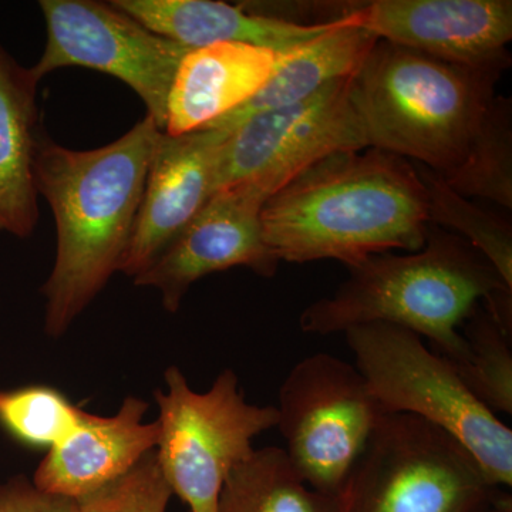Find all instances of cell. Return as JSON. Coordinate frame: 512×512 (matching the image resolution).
Segmentation results:
<instances>
[{
    "instance_id": "obj_2",
    "label": "cell",
    "mask_w": 512,
    "mask_h": 512,
    "mask_svg": "<svg viewBox=\"0 0 512 512\" xmlns=\"http://www.w3.org/2000/svg\"><path fill=\"white\" fill-rule=\"evenodd\" d=\"M266 245L279 261L335 259L352 268L390 249L416 252L429 229L416 164L379 148L312 164L265 201Z\"/></svg>"
},
{
    "instance_id": "obj_10",
    "label": "cell",
    "mask_w": 512,
    "mask_h": 512,
    "mask_svg": "<svg viewBox=\"0 0 512 512\" xmlns=\"http://www.w3.org/2000/svg\"><path fill=\"white\" fill-rule=\"evenodd\" d=\"M46 46L32 67L40 80L64 67L116 77L143 100L164 131L167 101L178 66L191 49L151 32L123 10L96 0H42Z\"/></svg>"
},
{
    "instance_id": "obj_15",
    "label": "cell",
    "mask_w": 512,
    "mask_h": 512,
    "mask_svg": "<svg viewBox=\"0 0 512 512\" xmlns=\"http://www.w3.org/2000/svg\"><path fill=\"white\" fill-rule=\"evenodd\" d=\"M278 52L245 43L188 50L175 73L164 133L181 136L211 126L261 92Z\"/></svg>"
},
{
    "instance_id": "obj_17",
    "label": "cell",
    "mask_w": 512,
    "mask_h": 512,
    "mask_svg": "<svg viewBox=\"0 0 512 512\" xmlns=\"http://www.w3.org/2000/svg\"><path fill=\"white\" fill-rule=\"evenodd\" d=\"M40 79L0 43V231L28 238L39 224L33 165L43 130Z\"/></svg>"
},
{
    "instance_id": "obj_8",
    "label": "cell",
    "mask_w": 512,
    "mask_h": 512,
    "mask_svg": "<svg viewBox=\"0 0 512 512\" xmlns=\"http://www.w3.org/2000/svg\"><path fill=\"white\" fill-rule=\"evenodd\" d=\"M276 429L303 480L339 497L367 441L387 414L352 363L330 353L303 357L278 393Z\"/></svg>"
},
{
    "instance_id": "obj_12",
    "label": "cell",
    "mask_w": 512,
    "mask_h": 512,
    "mask_svg": "<svg viewBox=\"0 0 512 512\" xmlns=\"http://www.w3.org/2000/svg\"><path fill=\"white\" fill-rule=\"evenodd\" d=\"M268 198L254 184L215 192L134 284L156 288L164 308L175 313L191 285L214 272L247 266L255 274L271 278L281 261L266 245L262 232L261 211Z\"/></svg>"
},
{
    "instance_id": "obj_6",
    "label": "cell",
    "mask_w": 512,
    "mask_h": 512,
    "mask_svg": "<svg viewBox=\"0 0 512 512\" xmlns=\"http://www.w3.org/2000/svg\"><path fill=\"white\" fill-rule=\"evenodd\" d=\"M498 491L446 431L387 414L339 495L340 512H485Z\"/></svg>"
},
{
    "instance_id": "obj_11",
    "label": "cell",
    "mask_w": 512,
    "mask_h": 512,
    "mask_svg": "<svg viewBox=\"0 0 512 512\" xmlns=\"http://www.w3.org/2000/svg\"><path fill=\"white\" fill-rule=\"evenodd\" d=\"M346 25L377 39L467 67L510 66L511 0L349 2Z\"/></svg>"
},
{
    "instance_id": "obj_3",
    "label": "cell",
    "mask_w": 512,
    "mask_h": 512,
    "mask_svg": "<svg viewBox=\"0 0 512 512\" xmlns=\"http://www.w3.org/2000/svg\"><path fill=\"white\" fill-rule=\"evenodd\" d=\"M511 296L512 289L476 248L430 224L419 251L372 255L349 268L333 295L303 309L299 328L328 336L366 323H392L429 339L434 352L456 367L464 356V320L478 303Z\"/></svg>"
},
{
    "instance_id": "obj_25",
    "label": "cell",
    "mask_w": 512,
    "mask_h": 512,
    "mask_svg": "<svg viewBox=\"0 0 512 512\" xmlns=\"http://www.w3.org/2000/svg\"><path fill=\"white\" fill-rule=\"evenodd\" d=\"M77 501L40 491L25 476L0 484V512H72Z\"/></svg>"
},
{
    "instance_id": "obj_26",
    "label": "cell",
    "mask_w": 512,
    "mask_h": 512,
    "mask_svg": "<svg viewBox=\"0 0 512 512\" xmlns=\"http://www.w3.org/2000/svg\"><path fill=\"white\" fill-rule=\"evenodd\" d=\"M485 512H512V500L510 494H505L503 491H498L497 495L491 503L488 510Z\"/></svg>"
},
{
    "instance_id": "obj_24",
    "label": "cell",
    "mask_w": 512,
    "mask_h": 512,
    "mask_svg": "<svg viewBox=\"0 0 512 512\" xmlns=\"http://www.w3.org/2000/svg\"><path fill=\"white\" fill-rule=\"evenodd\" d=\"M170 485L165 480L156 450L136 467L97 493L77 501L82 512H167Z\"/></svg>"
},
{
    "instance_id": "obj_27",
    "label": "cell",
    "mask_w": 512,
    "mask_h": 512,
    "mask_svg": "<svg viewBox=\"0 0 512 512\" xmlns=\"http://www.w3.org/2000/svg\"><path fill=\"white\" fill-rule=\"evenodd\" d=\"M72 512H82V511H80L79 504H77V507L74 508V510Z\"/></svg>"
},
{
    "instance_id": "obj_16",
    "label": "cell",
    "mask_w": 512,
    "mask_h": 512,
    "mask_svg": "<svg viewBox=\"0 0 512 512\" xmlns=\"http://www.w3.org/2000/svg\"><path fill=\"white\" fill-rule=\"evenodd\" d=\"M151 32L191 49L214 43H245L281 53L335 28L342 19L322 25H299L251 12L242 5L214 0H111Z\"/></svg>"
},
{
    "instance_id": "obj_20",
    "label": "cell",
    "mask_w": 512,
    "mask_h": 512,
    "mask_svg": "<svg viewBox=\"0 0 512 512\" xmlns=\"http://www.w3.org/2000/svg\"><path fill=\"white\" fill-rule=\"evenodd\" d=\"M443 178V177H441ZM444 183L463 197L484 198L512 208V106L495 96L485 111L467 157Z\"/></svg>"
},
{
    "instance_id": "obj_9",
    "label": "cell",
    "mask_w": 512,
    "mask_h": 512,
    "mask_svg": "<svg viewBox=\"0 0 512 512\" xmlns=\"http://www.w3.org/2000/svg\"><path fill=\"white\" fill-rule=\"evenodd\" d=\"M352 77L326 84L292 106L256 113L227 130L215 167L214 194L232 185L254 184L271 197L319 160L369 148L352 100Z\"/></svg>"
},
{
    "instance_id": "obj_14",
    "label": "cell",
    "mask_w": 512,
    "mask_h": 512,
    "mask_svg": "<svg viewBox=\"0 0 512 512\" xmlns=\"http://www.w3.org/2000/svg\"><path fill=\"white\" fill-rule=\"evenodd\" d=\"M147 410V402L131 396L114 416L82 410L76 427L49 448L33 484L47 494L79 501L126 476L160 440L158 421L144 423Z\"/></svg>"
},
{
    "instance_id": "obj_4",
    "label": "cell",
    "mask_w": 512,
    "mask_h": 512,
    "mask_svg": "<svg viewBox=\"0 0 512 512\" xmlns=\"http://www.w3.org/2000/svg\"><path fill=\"white\" fill-rule=\"evenodd\" d=\"M504 70L460 66L377 40L352 77L369 148L413 160L443 178L454 173Z\"/></svg>"
},
{
    "instance_id": "obj_19",
    "label": "cell",
    "mask_w": 512,
    "mask_h": 512,
    "mask_svg": "<svg viewBox=\"0 0 512 512\" xmlns=\"http://www.w3.org/2000/svg\"><path fill=\"white\" fill-rule=\"evenodd\" d=\"M218 512H340L339 497L303 480L284 448L264 447L229 474Z\"/></svg>"
},
{
    "instance_id": "obj_13",
    "label": "cell",
    "mask_w": 512,
    "mask_h": 512,
    "mask_svg": "<svg viewBox=\"0 0 512 512\" xmlns=\"http://www.w3.org/2000/svg\"><path fill=\"white\" fill-rule=\"evenodd\" d=\"M224 128H200L181 136L161 134L119 272H146L180 237L214 195L215 167Z\"/></svg>"
},
{
    "instance_id": "obj_21",
    "label": "cell",
    "mask_w": 512,
    "mask_h": 512,
    "mask_svg": "<svg viewBox=\"0 0 512 512\" xmlns=\"http://www.w3.org/2000/svg\"><path fill=\"white\" fill-rule=\"evenodd\" d=\"M460 333L464 356L456 370L461 380L491 412L512 416V330L481 302Z\"/></svg>"
},
{
    "instance_id": "obj_5",
    "label": "cell",
    "mask_w": 512,
    "mask_h": 512,
    "mask_svg": "<svg viewBox=\"0 0 512 512\" xmlns=\"http://www.w3.org/2000/svg\"><path fill=\"white\" fill-rule=\"evenodd\" d=\"M355 365L384 414H410L453 436L495 487L512 485V430L470 392L456 367L392 323L345 332Z\"/></svg>"
},
{
    "instance_id": "obj_22",
    "label": "cell",
    "mask_w": 512,
    "mask_h": 512,
    "mask_svg": "<svg viewBox=\"0 0 512 512\" xmlns=\"http://www.w3.org/2000/svg\"><path fill=\"white\" fill-rule=\"evenodd\" d=\"M416 164V163H414ZM427 191L430 224L446 229L467 241L490 262L508 288L512 289V227L510 222L484 211L463 195L451 190L443 178L424 165L416 164Z\"/></svg>"
},
{
    "instance_id": "obj_7",
    "label": "cell",
    "mask_w": 512,
    "mask_h": 512,
    "mask_svg": "<svg viewBox=\"0 0 512 512\" xmlns=\"http://www.w3.org/2000/svg\"><path fill=\"white\" fill-rule=\"evenodd\" d=\"M164 377L167 393L156 392L158 464L191 512H218L229 474L251 456L256 436L276 429L278 413L275 406L248 403L234 370L221 372L204 393L194 392L177 366Z\"/></svg>"
},
{
    "instance_id": "obj_18",
    "label": "cell",
    "mask_w": 512,
    "mask_h": 512,
    "mask_svg": "<svg viewBox=\"0 0 512 512\" xmlns=\"http://www.w3.org/2000/svg\"><path fill=\"white\" fill-rule=\"evenodd\" d=\"M369 30L339 23L315 39L278 53L276 66L261 92L228 116L205 128L231 130L262 111L282 109L335 80L353 76L377 43Z\"/></svg>"
},
{
    "instance_id": "obj_1",
    "label": "cell",
    "mask_w": 512,
    "mask_h": 512,
    "mask_svg": "<svg viewBox=\"0 0 512 512\" xmlns=\"http://www.w3.org/2000/svg\"><path fill=\"white\" fill-rule=\"evenodd\" d=\"M161 134L146 116L96 150L60 146L45 131L40 136L33 177L55 215L57 237L55 265L42 288L50 338H62L119 272Z\"/></svg>"
},
{
    "instance_id": "obj_23",
    "label": "cell",
    "mask_w": 512,
    "mask_h": 512,
    "mask_svg": "<svg viewBox=\"0 0 512 512\" xmlns=\"http://www.w3.org/2000/svg\"><path fill=\"white\" fill-rule=\"evenodd\" d=\"M80 413L52 387L0 390V424L29 446H56L76 427Z\"/></svg>"
}]
</instances>
